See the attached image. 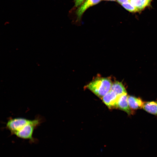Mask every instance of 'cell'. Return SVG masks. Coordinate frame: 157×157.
<instances>
[{
	"instance_id": "obj_4",
	"label": "cell",
	"mask_w": 157,
	"mask_h": 157,
	"mask_svg": "<svg viewBox=\"0 0 157 157\" xmlns=\"http://www.w3.org/2000/svg\"><path fill=\"white\" fill-rule=\"evenodd\" d=\"M119 96L113 91L110 90L102 98L103 102L109 108H116L117 101Z\"/></svg>"
},
{
	"instance_id": "obj_12",
	"label": "cell",
	"mask_w": 157,
	"mask_h": 157,
	"mask_svg": "<svg viewBox=\"0 0 157 157\" xmlns=\"http://www.w3.org/2000/svg\"><path fill=\"white\" fill-rule=\"evenodd\" d=\"M85 0H74L75 6L78 7L81 6Z\"/></svg>"
},
{
	"instance_id": "obj_5",
	"label": "cell",
	"mask_w": 157,
	"mask_h": 157,
	"mask_svg": "<svg viewBox=\"0 0 157 157\" xmlns=\"http://www.w3.org/2000/svg\"><path fill=\"white\" fill-rule=\"evenodd\" d=\"M128 97L127 93L119 96L117 101L116 108L125 111L128 115H130L133 114V112L129 105Z\"/></svg>"
},
{
	"instance_id": "obj_3",
	"label": "cell",
	"mask_w": 157,
	"mask_h": 157,
	"mask_svg": "<svg viewBox=\"0 0 157 157\" xmlns=\"http://www.w3.org/2000/svg\"><path fill=\"white\" fill-rule=\"evenodd\" d=\"M31 120L22 117L11 118L6 123V128L10 131L12 135H14Z\"/></svg>"
},
{
	"instance_id": "obj_1",
	"label": "cell",
	"mask_w": 157,
	"mask_h": 157,
	"mask_svg": "<svg viewBox=\"0 0 157 157\" xmlns=\"http://www.w3.org/2000/svg\"><path fill=\"white\" fill-rule=\"evenodd\" d=\"M112 84L109 78L98 77L93 80L86 87L97 97L102 98L110 90Z\"/></svg>"
},
{
	"instance_id": "obj_6",
	"label": "cell",
	"mask_w": 157,
	"mask_h": 157,
	"mask_svg": "<svg viewBox=\"0 0 157 157\" xmlns=\"http://www.w3.org/2000/svg\"><path fill=\"white\" fill-rule=\"evenodd\" d=\"M101 0H85L76 12L77 19L79 20L85 11L89 7L99 3Z\"/></svg>"
},
{
	"instance_id": "obj_9",
	"label": "cell",
	"mask_w": 157,
	"mask_h": 157,
	"mask_svg": "<svg viewBox=\"0 0 157 157\" xmlns=\"http://www.w3.org/2000/svg\"><path fill=\"white\" fill-rule=\"evenodd\" d=\"M110 90L113 91L118 96L127 93L123 84L118 81H115L113 83Z\"/></svg>"
},
{
	"instance_id": "obj_14",
	"label": "cell",
	"mask_w": 157,
	"mask_h": 157,
	"mask_svg": "<svg viewBox=\"0 0 157 157\" xmlns=\"http://www.w3.org/2000/svg\"><path fill=\"white\" fill-rule=\"evenodd\" d=\"M105 1H115L116 0H104Z\"/></svg>"
},
{
	"instance_id": "obj_2",
	"label": "cell",
	"mask_w": 157,
	"mask_h": 157,
	"mask_svg": "<svg viewBox=\"0 0 157 157\" xmlns=\"http://www.w3.org/2000/svg\"><path fill=\"white\" fill-rule=\"evenodd\" d=\"M41 122V119L38 117L31 120L30 122L16 132L14 135L19 138L28 140L30 142H34L35 140L33 137L34 131Z\"/></svg>"
},
{
	"instance_id": "obj_7",
	"label": "cell",
	"mask_w": 157,
	"mask_h": 157,
	"mask_svg": "<svg viewBox=\"0 0 157 157\" xmlns=\"http://www.w3.org/2000/svg\"><path fill=\"white\" fill-rule=\"evenodd\" d=\"M129 105L131 109L136 110L143 107L144 102L140 98L129 96L128 97Z\"/></svg>"
},
{
	"instance_id": "obj_13",
	"label": "cell",
	"mask_w": 157,
	"mask_h": 157,
	"mask_svg": "<svg viewBox=\"0 0 157 157\" xmlns=\"http://www.w3.org/2000/svg\"><path fill=\"white\" fill-rule=\"evenodd\" d=\"M130 0H117L118 2L121 4L122 3L130 2Z\"/></svg>"
},
{
	"instance_id": "obj_11",
	"label": "cell",
	"mask_w": 157,
	"mask_h": 157,
	"mask_svg": "<svg viewBox=\"0 0 157 157\" xmlns=\"http://www.w3.org/2000/svg\"><path fill=\"white\" fill-rule=\"evenodd\" d=\"M121 5L124 8L129 12H135L140 11L138 9L132 5L130 2L122 3Z\"/></svg>"
},
{
	"instance_id": "obj_10",
	"label": "cell",
	"mask_w": 157,
	"mask_h": 157,
	"mask_svg": "<svg viewBox=\"0 0 157 157\" xmlns=\"http://www.w3.org/2000/svg\"><path fill=\"white\" fill-rule=\"evenodd\" d=\"M151 0H130V3L140 11L148 6Z\"/></svg>"
},
{
	"instance_id": "obj_8",
	"label": "cell",
	"mask_w": 157,
	"mask_h": 157,
	"mask_svg": "<svg viewBox=\"0 0 157 157\" xmlns=\"http://www.w3.org/2000/svg\"><path fill=\"white\" fill-rule=\"evenodd\" d=\"M142 108L147 112L157 116V101H150L144 102Z\"/></svg>"
}]
</instances>
